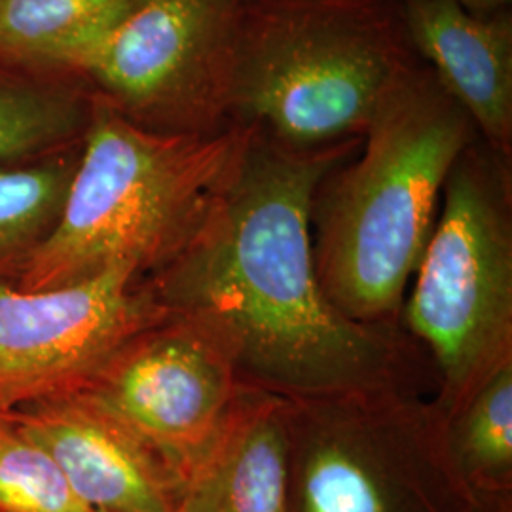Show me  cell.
Wrapping results in <instances>:
<instances>
[{"label": "cell", "instance_id": "1", "mask_svg": "<svg viewBox=\"0 0 512 512\" xmlns=\"http://www.w3.org/2000/svg\"><path fill=\"white\" fill-rule=\"evenodd\" d=\"M361 141L300 150L251 128L198 234L147 277L165 310L194 315L219 332L245 385L283 399L372 385L423 387L429 361L403 327L351 321L315 270V192Z\"/></svg>", "mask_w": 512, "mask_h": 512}, {"label": "cell", "instance_id": "2", "mask_svg": "<svg viewBox=\"0 0 512 512\" xmlns=\"http://www.w3.org/2000/svg\"><path fill=\"white\" fill-rule=\"evenodd\" d=\"M475 139L469 116L418 61L361 147L321 181L311 207L315 270L351 321L399 325L448 173Z\"/></svg>", "mask_w": 512, "mask_h": 512}, {"label": "cell", "instance_id": "3", "mask_svg": "<svg viewBox=\"0 0 512 512\" xmlns=\"http://www.w3.org/2000/svg\"><path fill=\"white\" fill-rule=\"evenodd\" d=\"M251 128L164 135L95 97L73 181L54 232L16 283L46 291L107 272H160L198 234L230 181Z\"/></svg>", "mask_w": 512, "mask_h": 512}, {"label": "cell", "instance_id": "4", "mask_svg": "<svg viewBox=\"0 0 512 512\" xmlns=\"http://www.w3.org/2000/svg\"><path fill=\"white\" fill-rule=\"evenodd\" d=\"M418 61L399 0H241L232 122L300 150L361 139Z\"/></svg>", "mask_w": 512, "mask_h": 512}, {"label": "cell", "instance_id": "5", "mask_svg": "<svg viewBox=\"0 0 512 512\" xmlns=\"http://www.w3.org/2000/svg\"><path fill=\"white\" fill-rule=\"evenodd\" d=\"M511 162L480 137L459 154L404 296L399 325L433 368L442 418L512 363Z\"/></svg>", "mask_w": 512, "mask_h": 512}, {"label": "cell", "instance_id": "6", "mask_svg": "<svg viewBox=\"0 0 512 512\" xmlns=\"http://www.w3.org/2000/svg\"><path fill=\"white\" fill-rule=\"evenodd\" d=\"M285 512H471L423 387L285 399Z\"/></svg>", "mask_w": 512, "mask_h": 512}, {"label": "cell", "instance_id": "7", "mask_svg": "<svg viewBox=\"0 0 512 512\" xmlns=\"http://www.w3.org/2000/svg\"><path fill=\"white\" fill-rule=\"evenodd\" d=\"M241 0H139L82 67L95 97L139 128L215 135L232 122Z\"/></svg>", "mask_w": 512, "mask_h": 512}, {"label": "cell", "instance_id": "8", "mask_svg": "<svg viewBox=\"0 0 512 512\" xmlns=\"http://www.w3.org/2000/svg\"><path fill=\"white\" fill-rule=\"evenodd\" d=\"M243 385L217 330L194 315L165 310L73 393L128 427L183 486Z\"/></svg>", "mask_w": 512, "mask_h": 512}, {"label": "cell", "instance_id": "9", "mask_svg": "<svg viewBox=\"0 0 512 512\" xmlns=\"http://www.w3.org/2000/svg\"><path fill=\"white\" fill-rule=\"evenodd\" d=\"M164 313L147 279L129 272L46 291L0 285V412L73 393Z\"/></svg>", "mask_w": 512, "mask_h": 512}, {"label": "cell", "instance_id": "10", "mask_svg": "<svg viewBox=\"0 0 512 512\" xmlns=\"http://www.w3.org/2000/svg\"><path fill=\"white\" fill-rule=\"evenodd\" d=\"M95 512H177L181 482L147 444L88 399L65 393L0 412Z\"/></svg>", "mask_w": 512, "mask_h": 512}, {"label": "cell", "instance_id": "11", "mask_svg": "<svg viewBox=\"0 0 512 512\" xmlns=\"http://www.w3.org/2000/svg\"><path fill=\"white\" fill-rule=\"evenodd\" d=\"M412 52L469 116L478 137L512 158V16L450 0H401Z\"/></svg>", "mask_w": 512, "mask_h": 512}, {"label": "cell", "instance_id": "12", "mask_svg": "<svg viewBox=\"0 0 512 512\" xmlns=\"http://www.w3.org/2000/svg\"><path fill=\"white\" fill-rule=\"evenodd\" d=\"M285 399L243 385L202 459L184 478L177 512H285Z\"/></svg>", "mask_w": 512, "mask_h": 512}, {"label": "cell", "instance_id": "13", "mask_svg": "<svg viewBox=\"0 0 512 512\" xmlns=\"http://www.w3.org/2000/svg\"><path fill=\"white\" fill-rule=\"evenodd\" d=\"M93 107L82 74L0 52V167L82 145Z\"/></svg>", "mask_w": 512, "mask_h": 512}, {"label": "cell", "instance_id": "14", "mask_svg": "<svg viewBox=\"0 0 512 512\" xmlns=\"http://www.w3.org/2000/svg\"><path fill=\"white\" fill-rule=\"evenodd\" d=\"M444 429L471 512H512V363L444 418Z\"/></svg>", "mask_w": 512, "mask_h": 512}, {"label": "cell", "instance_id": "15", "mask_svg": "<svg viewBox=\"0 0 512 512\" xmlns=\"http://www.w3.org/2000/svg\"><path fill=\"white\" fill-rule=\"evenodd\" d=\"M137 2L0 0V52L80 73L95 48Z\"/></svg>", "mask_w": 512, "mask_h": 512}, {"label": "cell", "instance_id": "16", "mask_svg": "<svg viewBox=\"0 0 512 512\" xmlns=\"http://www.w3.org/2000/svg\"><path fill=\"white\" fill-rule=\"evenodd\" d=\"M80 150L82 145L0 167V285L16 287L54 232Z\"/></svg>", "mask_w": 512, "mask_h": 512}, {"label": "cell", "instance_id": "17", "mask_svg": "<svg viewBox=\"0 0 512 512\" xmlns=\"http://www.w3.org/2000/svg\"><path fill=\"white\" fill-rule=\"evenodd\" d=\"M0 512H95L40 446L0 414Z\"/></svg>", "mask_w": 512, "mask_h": 512}, {"label": "cell", "instance_id": "18", "mask_svg": "<svg viewBox=\"0 0 512 512\" xmlns=\"http://www.w3.org/2000/svg\"><path fill=\"white\" fill-rule=\"evenodd\" d=\"M401 2V0H399ZM456 2L459 6H463L465 10L473 12V14H499V12H507L511 6L512 0H450Z\"/></svg>", "mask_w": 512, "mask_h": 512}]
</instances>
